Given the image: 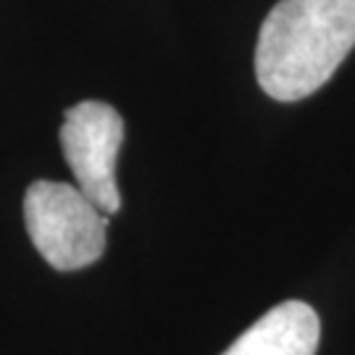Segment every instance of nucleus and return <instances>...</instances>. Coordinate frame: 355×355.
<instances>
[{"mask_svg":"<svg viewBox=\"0 0 355 355\" xmlns=\"http://www.w3.org/2000/svg\"><path fill=\"white\" fill-rule=\"evenodd\" d=\"M318 340L316 311L303 300H287L263 313L221 355H316Z\"/></svg>","mask_w":355,"mask_h":355,"instance_id":"obj_4","label":"nucleus"},{"mask_svg":"<svg viewBox=\"0 0 355 355\" xmlns=\"http://www.w3.org/2000/svg\"><path fill=\"white\" fill-rule=\"evenodd\" d=\"M24 224L35 250L58 271L87 268L105 253V214L74 184L32 182L24 195Z\"/></svg>","mask_w":355,"mask_h":355,"instance_id":"obj_2","label":"nucleus"},{"mask_svg":"<svg viewBox=\"0 0 355 355\" xmlns=\"http://www.w3.org/2000/svg\"><path fill=\"white\" fill-rule=\"evenodd\" d=\"M355 48V0H279L261 26L255 76L268 98L295 103L331 79Z\"/></svg>","mask_w":355,"mask_h":355,"instance_id":"obj_1","label":"nucleus"},{"mask_svg":"<svg viewBox=\"0 0 355 355\" xmlns=\"http://www.w3.org/2000/svg\"><path fill=\"white\" fill-rule=\"evenodd\" d=\"M61 148L74 171L76 187L105 216L121 208L116 158L124 142V119L103 101H82L64 114Z\"/></svg>","mask_w":355,"mask_h":355,"instance_id":"obj_3","label":"nucleus"}]
</instances>
